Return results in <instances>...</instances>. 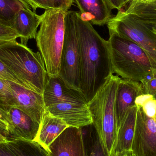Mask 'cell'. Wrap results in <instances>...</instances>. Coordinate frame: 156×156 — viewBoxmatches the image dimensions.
Listing matches in <instances>:
<instances>
[{"label":"cell","instance_id":"cell-13","mask_svg":"<svg viewBox=\"0 0 156 156\" xmlns=\"http://www.w3.org/2000/svg\"><path fill=\"white\" fill-rule=\"evenodd\" d=\"M8 139L33 141L40 124L18 108L11 107L7 112Z\"/></svg>","mask_w":156,"mask_h":156},{"label":"cell","instance_id":"cell-12","mask_svg":"<svg viewBox=\"0 0 156 156\" xmlns=\"http://www.w3.org/2000/svg\"><path fill=\"white\" fill-rule=\"evenodd\" d=\"M43 96L46 107L59 103L88 104L80 91L69 88L58 76H48Z\"/></svg>","mask_w":156,"mask_h":156},{"label":"cell","instance_id":"cell-29","mask_svg":"<svg viewBox=\"0 0 156 156\" xmlns=\"http://www.w3.org/2000/svg\"><path fill=\"white\" fill-rule=\"evenodd\" d=\"M54 9H61L67 12L71 8L75 0H52Z\"/></svg>","mask_w":156,"mask_h":156},{"label":"cell","instance_id":"cell-2","mask_svg":"<svg viewBox=\"0 0 156 156\" xmlns=\"http://www.w3.org/2000/svg\"><path fill=\"white\" fill-rule=\"evenodd\" d=\"M0 60L25 83L29 90L43 95L48 76L39 52L15 41L0 43Z\"/></svg>","mask_w":156,"mask_h":156},{"label":"cell","instance_id":"cell-14","mask_svg":"<svg viewBox=\"0 0 156 156\" xmlns=\"http://www.w3.org/2000/svg\"><path fill=\"white\" fill-rule=\"evenodd\" d=\"M144 93L141 82L120 78L115 98V111L117 130L130 108L135 105L137 96Z\"/></svg>","mask_w":156,"mask_h":156},{"label":"cell","instance_id":"cell-22","mask_svg":"<svg viewBox=\"0 0 156 156\" xmlns=\"http://www.w3.org/2000/svg\"><path fill=\"white\" fill-rule=\"evenodd\" d=\"M22 9L31 7L24 0H0V20L10 24L16 14Z\"/></svg>","mask_w":156,"mask_h":156},{"label":"cell","instance_id":"cell-11","mask_svg":"<svg viewBox=\"0 0 156 156\" xmlns=\"http://www.w3.org/2000/svg\"><path fill=\"white\" fill-rule=\"evenodd\" d=\"M50 156H85L80 128L69 126L48 146Z\"/></svg>","mask_w":156,"mask_h":156},{"label":"cell","instance_id":"cell-1","mask_svg":"<svg viewBox=\"0 0 156 156\" xmlns=\"http://www.w3.org/2000/svg\"><path fill=\"white\" fill-rule=\"evenodd\" d=\"M75 18L80 54V91L88 103L113 73L108 40L79 12H75Z\"/></svg>","mask_w":156,"mask_h":156},{"label":"cell","instance_id":"cell-17","mask_svg":"<svg viewBox=\"0 0 156 156\" xmlns=\"http://www.w3.org/2000/svg\"><path fill=\"white\" fill-rule=\"evenodd\" d=\"M137 107L130 108L123 122L117 130L113 149L110 156L131 152L135 129Z\"/></svg>","mask_w":156,"mask_h":156},{"label":"cell","instance_id":"cell-31","mask_svg":"<svg viewBox=\"0 0 156 156\" xmlns=\"http://www.w3.org/2000/svg\"><path fill=\"white\" fill-rule=\"evenodd\" d=\"M112 9H117L118 11L122 10L127 5L131 0H105Z\"/></svg>","mask_w":156,"mask_h":156},{"label":"cell","instance_id":"cell-21","mask_svg":"<svg viewBox=\"0 0 156 156\" xmlns=\"http://www.w3.org/2000/svg\"><path fill=\"white\" fill-rule=\"evenodd\" d=\"M7 143L18 156H50L47 149L34 140L8 139Z\"/></svg>","mask_w":156,"mask_h":156},{"label":"cell","instance_id":"cell-9","mask_svg":"<svg viewBox=\"0 0 156 156\" xmlns=\"http://www.w3.org/2000/svg\"><path fill=\"white\" fill-rule=\"evenodd\" d=\"M7 82L12 97V107L24 112L40 124L46 112L43 95L15 83Z\"/></svg>","mask_w":156,"mask_h":156},{"label":"cell","instance_id":"cell-27","mask_svg":"<svg viewBox=\"0 0 156 156\" xmlns=\"http://www.w3.org/2000/svg\"><path fill=\"white\" fill-rule=\"evenodd\" d=\"M27 3L34 12L38 8L48 10L54 9V4L52 0H24Z\"/></svg>","mask_w":156,"mask_h":156},{"label":"cell","instance_id":"cell-15","mask_svg":"<svg viewBox=\"0 0 156 156\" xmlns=\"http://www.w3.org/2000/svg\"><path fill=\"white\" fill-rule=\"evenodd\" d=\"M41 21V16L31 9H22L16 14L10 24L19 35L21 44L27 45L29 40L35 39Z\"/></svg>","mask_w":156,"mask_h":156},{"label":"cell","instance_id":"cell-32","mask_svg":"<svg viewBox=\"0 0 156 156\" xmlns=\"http://www.w3.org/2000/svg\"><path fill=\"white\" fill-rule=\"evenodd\" d=\"M0 156H18L9 145L7 141L0 142Z\"/></svg>","mask_w":156,"mask_h":156},{"label":"cell","instance_id":"cell-19","mask_svg":"<svg viewBox=\"0 0 156 156\" xmlns=\"http://www.w3.org/2000/svg\"><path fill=\"white\" fill-rule=\"evenodd\" d=\"M124 11L150 28L156 24V0L131 1Z\"/></svg>","mask_w":156,"mask_h":156},{"label":"cell","instance_id":"cell-18","mask_svg":"<svg viewBox=\"0 0 156 156\" xmlns=\"http://www.w3.org/2000/svg\"><path fill=\"white\" fill-rule=\"evenodd\" d=\"M68 127V126L62 119L46 112L34 141L47 149L50 144Z\"/></svg>","mask_w":156,"mask_h":156},{"label":"cell","instance_id":"cell-10","mask_svg":"<svg viewBox=\"0 0 156 156\" xmlns=\"http://www.w3.org/2000/svg\"><path fill=\"white\" fill-rule=\"evenodd\" d=\"M46 112L62 119L69 126L82 128L93 122L88 104L59 103L46 107Z\"/></svg>","mask_w":156,"mask_h":156},{"label":"cell","instance_id":"cell-20","mask_svg":"<svg viewBox=\"0 0 156 156\" xmlns=\"http://www.w3.org/2000/svg\"><path fill=\"white\" fill-rule=\"evenodd\" d=\"M81 128L85 156H110L98 132L92 124Z\"/></svg>","mask_w":156,"mask_h":156},{"label":"cell","instance_id":"cell-6","mask_svg":"<svg viewBox=\"0 0 156 156\" xmlns=\"http://www.w3.org/2000/svg\"><path fill=\"white\" fill-rule=\"evenodd\" d=\"M107 26L109 34H116L141 47L148 57L153 73L156 74V35L150 27L122 10L110 19Z\"/></svg>","mask_w":156,"mask_h":156},{"label":"cell","instance_id":"cell-3","mask_svg":"<svg viewBox=\"0 0 156 156\" xmlns=\"http://www.w3.org/2000/svg\"><path fill=\"white\" fill-rule=\"evenodd\" d=\"M108 46L113 73L122 79L140 82L153 73L144 51L137 44L114 33L109 34Z\"/></svg>","mask_w":156,"mask_h":156},{"label":"cell","instance_id":"cell-8","mask_svg":"<svg viewBox=\"0 0 156 156\" xmlns=\"http://www.w3.org/2000/svg\"><path fill=\"white\" fill-rule=\"evenodd\" d=\"M131 152L134 156H156V118L147 116L137 107Z\"/></svg>","mask_w":156,"mask_h":156},{"label":"cell","instance_id":"cell-5","mask_svg":"<svg viewBox=\"0 0 156 156\" xmlns=\"http://www.w3.org/2000/svg\"><path fill=\"white\" fill-rule=\"evenodd\" d=\"M120 78L117 75H112L88 103L93 125L110 156L117 136L115 98Z\"/></svg>","mask_w":156,"mask_h":156},{"label":"cell","instance_id":"cell-38","mask_svg":"<svg viewBox=\"0 0 156 156\" xmlns=\"http://www.w3.org/2000/svg\"><path fill=\"white\" fill-rule=\"evenodd\" d=\"M131 1H144V0H131Z\"/></svg>","mask_w":156,"mask_h":156},{"label":"cell","instance_id":"cell-28","mask_svg":"<svg viewBox=\"0 0 156 156\" xmlns=\"http://www.w3.org/2000/svg\"><path fill=\"white\" fill-rule=\"evenodd\" d=\"M141 107L147 116L156 118V99L154 96L147 99Z\"/></svg>","mask_w":156,"mask_h":156},{"label":"cell","instance_id":"cell-25","mask_svg":"<svg viewBox=\"0 0 156 156\" xmlns=\"http://www.w3.org/2000/svg\"><path fill=\"white\" fill-rule=\"evenodd\" d=\"M145 94L156 95V74L152 73L147 75L140 81Z\"/></svg>","mask_w":156,"mask_h":156},{"label":"cell","instance_id":"cell-26","mask_svg":"<svg viewBox=\"0 0 156 156\" xmlns=\"http://www.w3.org/2000/svg\"><path fill=\"white\" fill-rule=\"evenodd\" d=\"M0 99L7 102L11 107L13 106L12 97L7 81L0 79Z\"/></svg>","mask_w":156,"mask_h":156},{"label":"cell","instance_id":"cell-35","mask_svg":"<svg viewBox=\"0 0 156 156\" xmlns=\"http://www.w3.org/2000/svg\"><path fill=\"white\" fill-rule=\"evenodd\" d=\"M151 30L156 35V24L151 27Z\"/></svg>","mask_w":156,"mask_h":156},{"label":"cell","instance_id":"cell-37","mask_svg":"<svg viewBox=\"0 0 156 156\" xmlns=\"http://www.w3.org/2000/svg\"><path fill=\"white\" fill-rule=\"evenodd\" d=\"M126 156H134L132 154V152H129V153H127V154H126Z\"/></svg>","mask_w":156,"mask_h":156},{"label":"cell","instance_id":"cell-34","mask_svg":"<svg viewBox=\"0 0 156 156\" xmlns=\"http://www.w3.org/2000/svg\"><path fill=\"white\" fill-rule=\"evenodd\" d=\"M8 140V138L0 132V142H6Z\"/></svg>","mask_w":156,"mask_h":156},{"label":"cell","instance_id":"cell-33","mask_svg":"<svg viewBox=\"0 0 156 156\" xmlns=\"http://www.w3.org/2000/svg\"><path fill=\"white\" fill-rule=\"evenodd\" d=\"M0 132L2 133L7 138L8 137L7 126L1 121H0Z\"/></svg>","mask_w":156,"mask_h":156},{"label":"cell","instance_id":"cell-23","mask_svg":"<svg viewBox=\"0 0 156 156\" xmlns=\"http://www.w3.org/2000/svg\"><path fill=\"white\" fill-rule=\"evenodd\" d=\"M19 35L10 25L0 20V43L15 41Z\"/></svg>","mask_w":156,"mask_h":156},{"label":"cell","instance_id":"cell-4","mask_svg":"<svg viewBox=\"0 0 156 156\" xmlns=\"http://www.w3.org/2000/svg\"><path fill=\"white\" fill-rule=\"evenodd\" d=\"M66 12L61 9H50L46 10L41 15L40 28L35 39L50 77L58 76Z\"/></svg>","mask_w":156,"mask_h":156},{"label":"cell","instance_id":"cell-36","mask_svg":"<svg viewBox=\"0 0 156 156\" xmlns=\"http://www.w3.org/2000/svg\"><path fill=\"white\" fill-rule=\"evenodd\" d=\"M127 153H123V154H116L112 155L110 156H126V154H127Z\"/></svg>","mask_w":156,"mask_h":156},{"label":"cell","instance_id":"cell-16","mask_svg":"<svg viewBox=\"0 0 156 156\" xmlns=\"http://www.w3.org/2000/svg\"><path fill=\"white\" fill-rule=\"evenodd\" d=\"M80 16L91 24L103 26L112 17V9L105 0H75Z\"/></svg>","mask_w":156,"mask_h":156},{"label":"cell","instance_id":"cell-24","mask_svg":"<svg viewBox=\"0 0 156 156\" xmlns=\"http://www.w3.org/2000/svg\"><path fill=\"white\" fill-rule=\"evenodd\" d=\"M0 79L15 83L23 87L28 89L25 83L20 79V78L18 77L12 70H10L1 60H0Z\"/></svg>","mask_w":156,"mask_h":156},{"label":"cell","instance_id":"cell-30","mask_svg":"<svg viewBox=\"0 0 156 156\" xmlns=\"http://www.w3.org/2000/svg\"><path fill=\"white\" fill-rule=\"evenodd\" d=\"M9 104L6 102L0 99V121L8 125L7 112L11 108Z\"/></svg>","mask_w":156,"mask_h":156},{"label":"cell","instance_id":"cell-7","mask_svg":"<svg viewBox=\"0 0 156 156\" xmlns=\"http://www.w3.org/2000/svg\"><path fill=\"white\" fill-rule=\"evenodd\" d=\"M75 15L73 11H67L65 15V38L58 76L69 88L80 91V54Z\"/></svg>","mask_w":156,"mask_h":156}]
</instances>
